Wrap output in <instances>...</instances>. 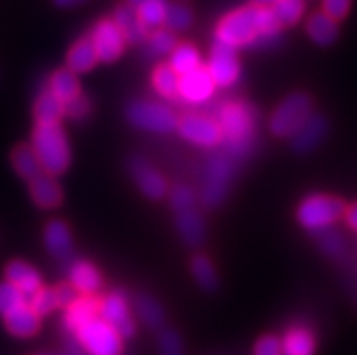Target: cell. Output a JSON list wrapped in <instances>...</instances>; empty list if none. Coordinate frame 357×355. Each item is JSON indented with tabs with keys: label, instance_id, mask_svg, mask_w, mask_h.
<instances>
[{
	"label": "cell",
	"instance_id": "cell-1",
	"mask_svg": "<svg viewBox=\"0 0 357 355\" xmlns=\"http://www.w3.org/2000/svg\"><path fill=\"white\" fill-rule=\"evenodd\" d=\"M280 38L281 26L274 18L271 6H243L227 13L216 26V40L236 50L272 47Z\"/></svg>",
	"mask_w": 357,
	"mask_h": 355
},
{
	"label": "cell",
	"instance_id": "cell-2",
	"mask_svg": "<svg viewBox=\"0 0 357 355\" xmlns=\"http://www.w3.org/2000/svg\"><path fill=\"white\" fill-rule=\"evenodd\" d=\"M225 147L232 160H245L256 147V111L245 102H229L218 113Z\"/></svg>",
	"mask_w": 357,
	"mask_h": 355
},
{
	"label": "cell",
	"instance_id": "cell-3",
	"mask_svg": "<svg viewBox=\"0 0 357 355\" xmlns=\"http://www.w3.org/2000/svg\"><path fill=\"white\" fill-rule=\"evenodd\" d=\"M31 147L45 174L56 178L68 171L71 149L60 123H36L33 129Z\"/></svg>",
	"mask_w": 357,
	"mask_h": 355
},
{
	"label": "cell",
	"instance_id": "cell-4",
	"mask_svg": "<svg viewBox=\"0 0 357 355\" xmlns=\"http://www.w3.org/2000/svg\"><path fill=\"white\" fill-rule=\"evenodd\" d=\"M234 160L225 153H214L208 156L204 171V185L199 199L207 209H216L225 202L232 178H234Z\"/></svg>",
	"mask_w": 357,
	"mask_h": 355
},
{
	"label": "cell",
	"instance_id": "cell-5",
	"mask_svg": "<svg viewBox=\"0 0 357 355\" xmlns=\"http://www.w3.org/2000/svg\"><path fill=\"white\" fill-rule=\"evenodd\" d=\"M126 118L135 129L153 135H169L178 126V116L171 107L151 100L131 102L126 109Z\"/></svg>",
	"mask_w": 357,
	"mask_h": 355
},
{
	"label": "cell",
	"instance_id": "cell-6",
	"mask_svg": "<svg viewBox=\"0 0 357 355\" xmlns=\"http://www.w3.org/2000/svg\"><path fill=\"white\" fill-rule=\"evenodd\" d=\"M347 212V203L337 196L314 194L308 196L298 207L299 225L307 230H326Z\"/></svg>",
	"mask_w": 357,
	"mask_h": 355
},
{
	"label": "cell",
	"instance_id": "cell-7",
	"mask_svg": "<svg viewBox=\"0 0 357 355\" xmlns=\"http://www.w3.org/2000/svg\"><path fill=\"white\" fill-rule=\"evenodd\" d=\"M312 113V98L307 93H292L285 100H281V104L272 113L268 129L276 138H290Z\"/></svg>",
	"mask_w": 357,
	"mask_h": 355
},
{
	"label": "cell",
	"instance_id": "cell-8",
	"mask_svg": "<svg viewBox=\"0 0 357 355\" xmlns=\"http://www.w3.org/2000/svg\"><path fill=\"white\" fill-rule=\"evenodd\" d=\"M73 335L87 355H122L123 339L111 324L100 317L84 324Z\"/></svg>",
	"mask_w": 357,
	"mask_h": 355
},
{
	"label": "cell",
	"instance_id": "cell-9",
	"mask_svg": "<svg viewBox=\"0 0 357 355\" xmlns=\"http://www.w3.org/2000/svg\"><path fill=\"white\" fill-rule=\"evenodd\" d=\"M211 77H213L216 87H232L240 80L241 63L238 56V50L229 44L214 38L211 56L207 66Z\"/></svg>",
	"mask_w": 357,
	"mask_h": 355
},
{
	"label": "cell",
	"instance_id": "cell-10",
	"mask_svg": "<svg viewBox=\"0 0 357 355\" xmlns=\"http://www.w3.org/2000/svg\"><path fill=\"white\" fill-rule=\"evenodd\" d=\"M176 130L181 138L199 147L213 149L222 145V127L214 118L185 114L183 118H178Z\"/></svg>",
	"mask_w": 357,
	"mask_h": 355
},
{
	"label": "cell",
	"instance_id": "cell-11",
	"mask_svg": "<svg viewBox=\"0 0 357 355\" xmlns=\"http://www.w3.org/2000/svg\"><path fill=\"white\" fill-rule=\"evenodd\" d=\"M127 171L145 198L158 202L169 194V183L165 176L149 160L142 156H131L127 162Z\"/></svg>",
	"mask_w": 357,
	"mask_h": 355
},
{
	"label": "cell",
	"instance_id": "cell-12",
	"mask_svg": "<svg viewBox=\"0 0 357 355\" xmlns=\"http://www.w3.org/2000/svg\"><path fill=\"white\" fill-rule=\"evenodd\" d=\"M89 38L95 45L98 60L104 63L116 62L127 47L126 38H123L122 31L118 29L116 24L113 22V18L98 20L91 29Z\"/></svg>",
	"mask_w": 357,
	"mask_h": 355
},
{
	"label": "cell",
	"instance_id": "cell-13",
	"mask_svg": "<svg viewBox=\"0 0 357 355\" xmlns=\"http://www.w3.org/2000/svg\"><path fill=\"white\" fill-rule=\"evenodd\" d=\"M98 317L111 324L122 339H129L136 333V324L129 314V303L122 292H111L100 299Z\"/></svg>",
	"mask_w": 357,
	"mask_h": 355
},
{
	"label": "cell",
	"instance_id": "cell-14",
	"mask_svg": "<svg viewBox=\"0 0 357 355\" xmlns=\"http://www.w3.org/2000/svg\"><path fill=\"white\" fill-rule=\"evenodd\" d=\"M214 91H216V84H214L211 73H208L207 68L199 66L195 71H190L180 77L178 98H181L187 104L199 105L213 98Z\"/></svg>",
	"mask_w": 357,
	"mask_h": 355
},
{
	"label": "cell",
	"instance_id": "cell-15",
	"mask_svg": "<svg viewBox=\"0 0 357 355\" xmlns=\"http://www.w3.org/2000/svg\"><path fill=\"white\" fill-rule=\"evenodd\" d=\"M328 130L325 116L312 113L303 126L290 136V147L298 154H307L321 144Z\"/></svg>",
	"mask_w": 357,
	"mask_h": 355
},
{
	"label": "cell",
	"instance_id": "cell-16",
	"mask_svg": "<svg viewBox=\"0 0 357 355\" xmlns=\"http://www.w3.org/2000/svg\"><path fill=\"white\" fill-rule=\"evenodd\" d=\"M68 279L78 296L95 297L102 290V274L91 261L75 259L68 266Z\"/></svg>",
	"mask_w": 357,
	"mask_h": 355
},
{
	"label": "cell",
	"instance_id": "cell-17",
	"mask_svg": "<svg viewBox=\"0 0 357 355\" xmlns=\"http://www.w3.org/2000/svg\"><path fill=\"white\" fill-rule=\"evenodd\" d=\"M113 22L116 24L118 29L122 31L123 38L127 44L131 45H144L147 36H149V29L142 22L140 15L136 11L135 6L131 4H120L114 8L113 11Z\"/></svg>",
	"mask_w": 357,
	"mask_h": 355
},
{
	"label": "cell",
	"instance_id": "cell-18",
	"mask_svg": "<svg viewBox=\"0 0 357 355\" xmlns=\"http://www.w3.org/2000/svg\"><path fill=\"white\" fill-rule=\"evenodd\" d=\"M29 194L36 207L44 211L59 209L63 202V190L60 183L54 180V176L45 174V172L29 181Z\"/></svg>",
	"mask_w": 357,
	"mask_h": 355
},
{
	"label": "cell",
	"instance_id": "cell-19",
	"mask_svg": "<svg viewBox=\"0 0 357 355\" xmlns=\"http://www.w3.org/2000/svg\"><path fill=\"white\" fill-rule=\"evenodd\" d=\"M44 245L56 259H69L73 254V236L68 223L62 220L50 221L44 229Z\"/></svg>",
	"mask_w": 357,
	"mask_h": 355
},
{
	"label": "cell",
	"instance_id": "cell-20",
	"mask_svg": "<svg viewBox=\"0 0 357 355\" xmlns=\"http://www.w3.org/2000/svg\"><path fill=\"white\" fill-rule=\"evenodd\" d=\"M6 281L17 287L26 297L33 296L38 288H42L40 272L33 265L20 259L8 263V266H6Z\"/></svg>",
	"mask_w": 357,
	"mask_h": 355
},
{
	"label": "cell",
	"instance_id": "cell-21",
	"mask_svg": "<svg viewBox=\"0 0 357 355\" xmlns=\"http://www.w3.org/2000/svg\"><path fill=\"white\" fill-rule=\"evenodd\" d=\"M4 323L8 332L13 333L15 338H33L40 328V315L33 310L29 303H24L4 315Z\"/></svg>",
	"mask_w": 357,
	"mask_h": 355
},
{
	"label": "cell",
	"instance_id": "cell-22",
	"mask_svg": "<svg viewBox=\"0 0 357 355\" xmlns=\"http://www.w3.org/2000/svg\"><path fill=\"white\" fill-rule=\"evenodd\" d=\"M98 317V301L95 297L78 296L73 305L66 308V315H63V328L68 332L75 333L80 330L84 324Z\"/></svg>",
	"mask_w": 357,
	"mask_h": 355
},
{
	"label": "cell",
	"instance_id": "cell-23",
	"mask_svg": "<svg viewBox=\"0 0 357 355\" xmlns=\"http://www.w3.org/2000/svg\"><path fill=\"white\" fill-rule=\"evenodd\" d=\"M307 35L308 38L317 45H332L337 36H340V22L331 18L323 11H317V13H312L307 20Z\"/></svg>",
	"mask_w": 357,
	"mask_h": 355
},
{
	"label": "cell",
	"instance_id": "cell-24",
	"mask_svg": "<svg viewBox=\"0 0 357 355\" xmlns=\"http://www.w3.org/2000/svg\"><path fill=\"white\" fill-rule=\"evenodd\" d=\"M66 62H68L69 71H73L75 75H84L95 68L100 60L89 36H82L80 40H77L69 47Z\"/></svg>",
	"mask_w": 357,
	"mask_h": 355
},
{
	"label": "cell",
	"instance_id": "cell-25",
	"mask_svg": "<svg viewBox=\"0 0 357 355\" xmlns=\"http://www.w3.org/2000/svg\"><path fill=\"white\" fill-rule=\"evenodd\" d=\"M176 229L183 243H187L189 247H199L204 243L205 223L196 207L176 212Z\"/></svg>",
	"mask_w": 357,
	"mask_h": 355
},
{
	"label": "cell",
	"instance_id": "cell-26",
	"mask_svg": "<svg viewBox=\"0 0 357 355\" xmlns=\"http://www.w3.org/2000/svg\"><path fill=\"white\" fill-rule=\"evenodd\" d=\"M33 116H35L36 123H60V120L66 116V104L56 98L47 87L36 96L35 105H33Z\"/></svg>",
	"mask_w": 357,
	"mask_h": 355
},
{
	"label": "cell",
	"instance_id": "cell-27",
	"mask_svg": "<svg viewBox=\"0 0 357 355\" xmlns=\"http://www.w3.org/2000/svg\"><path fill=\"white\" fill-rule=\"evenodd\" d=\"M50 91L59 100H62L63 104H69L71 100L78 98L82 95L80 82H78L77 75L73 71L66 69H59L54 71L50 78Z\"/></svg>",
	"mask_w": 357,
	"mask_h": 355
},
{
	"label": "cell",
	"instance_id": "cell-28",
	"mask_svg": "<svg viewBox=\"0 0 357 355\" xmlns=\"http://www.w3.org/2000/svg\"><path fill=\"white\" fill-rule=\"evenodd\" d=\"M281 348H283V355H314L316 339L310 330L303 326H294L285 333Z\"/></svg>",
	"mask_w": 357,
	"mask_h": 355
},
{
	"label": "cell",
	"instance_id": "cell-29",
	"mask_svg": "<svg viewBox=\"0 0 357 355\" xmlns=\"http://www.w3.org/2000/svg\"><path fill=\"white\" fill-rule=\"evenodd\" d=\"M11 165L17 171V174L27 181H31L33 178H36V176L44 172L33 147L26 144L15 147V151L11 153Z\"/></svg>",
	"mask_w": 357,
	"mask_h": 355
},
{
	"label": "cell",
	"instance_id": "cell-30",
	"mask_svg": "<svg viewBox=\"0 0 357 355\" xmlns=\"http://www.w3.org/2000/svg\"><path fill=\"white\" fill-rule=\"evenodd\" d=\"M169 66L181 77L202 66V54L196 50L195 44L181 42V44H176V47L169 54Z\"/></svg>",
	"mask_w": 357,
	"mask_h": 355
},
{
	"label": "cell",
	"instance_id": "cell-31",
	"mask_svg": "<svg viewBox=\"0 0 357 355\" xmlns=\"http://www.w3.org/2000/svg\"><path fill=\"white\" fill-rule=\"evenodd\" d=\"M154 91L163 98L172 100L178 98V84H180V75L169 66V63H160L156 66L151 77Z\"/></svg>",
	"mask_w": 357,
	"mask_h": 355
},
{
	"label": "cell",
	"instance_id": "cell-32",
	"mask_svg": "<svg viewBox=\"0 0 357 355\" xmlns=\"http://www.w3.org/2000/svg\"><path fill=\"white\" fill-rule=\"evenodd\" d=\"M190 272L195 275L198 287L204 288L205 292H214V290H218L220 279H218L216 266H214V263L207 256L196 254L190 259Z\"/></svg>",
	"mask_w": 357,
	"mask_h": 355
},
{
	"label": "cell",
	"instance_id": "cell-33",
	"mask_svg": "<svg viewBox=\"0 0 357 355\" xmlns=\"http://www.w3.org/2000/svg\"><path fill=\"white\" fill-rule=\"evenodd\" d=\"M135 306L138 315H140L142 323H144L147 328H162L163 323H165V312H163L162 305H160L154 297L147 296V294H142V296L136 297Z\"/></svg>",
	"mask_w": 357,
	"mask_h": 355
},
{
	"label": "cell",
	"instance_id": "cell-34",
	"mask_svg": "<svg viewBox=\"0 0 357 355\" xmlns=\"http://www.w3.org/2000/svg\"><path fill=\"white\" fill-rule=\"evenodd\" d=\"M271 9L274 13V18L283 29V27L296 26L301 20L307 4H305V0H278L271 6Z\"/></svg>",
	"mask_w": 357,
	"mask_h": 355
},
{
	"label": "cell",
	"instance_id": "cell-35",
	"mask_svg": "<svg viewBox=\"0 0 357 355\" xmlns=\"http://www.w3.org/2000/svg\"><path fill=\"white\" fill-rule=\"evenodd\" d=\"M195 24V13L183 2H169L167 15H165V22L163 26L167 27L172 33H183Z\"/></svg>",
	"mask_w": 357,
	"mask_h": 355
},
{
	"label": "cell",
	"instance_id": "cell-36",
	"mask_svg": "<svg viewBox=\"0 0 357 355\" xmlns=\"http://www.w3.org/2000/svg\"><path fill=\"white\" fill-rule=\"evenodd\" d=\"M176 38H174V33L169 31L167 27L162 29H153L149 31V36L145 40V50L147 54L153 56V59H158V56H165V54H171L172 50L176 47Z\"/></svg>",
	"mask_w": 357,
	"mask_h": 355
},
{
	"label": "cell",
	"instance_id": "cell-37",
	"mask_svg": "<svg viewBox=\"0 0 357 355\" xmlns=\"http://www.w3.org/2000/svg\"><path fill=\"white\" fill-rule=\"evenodd\" d=\"M169 2L167 0H145L144 4L136 8L140 15L142 22L145 24L147 29H158L165 22V15H167Z\"/></svg>",
	"mask_w": 357,
	"mask_h": 355
},
{
	"label": "cell",
	"instance_id": "cell-38",
	"mask_svg": "<svg viewBox=\"0 0 357 355\" xmlns=\"http://www.w3.org/2000/svg\"><path fill=\"white\" fill-rule=\"evenodd\" d=\"M27 303L31 306L33 310L36 314L40 315H47L51 312H54L56 308H60V303H59V296H56V290L54 288H38L33 296L27 297Z\"/></svg>",
	"mask_w": 357,
	"mask_h": 355
},
{
	"label": "cell",
	"instance_id": "cell-39",
	"mask_svg": "<svg viewBox=\"0 0 357 355\" xmlns=\"http://www.w3.org/2000/svg\"><path fill=\"white\" fill-rule=\"evenodd\" d=\"M24 303H27V297L17 287H13L8 281L0 283V315L2 317L8 315L9 312H13L18 306H22Z\"/></svg>",
	"mask_w": 357,
	"mask_h": 355
},
{
	"label": "cell",
	"instance_id": "cell-40",
	"mask_svg": "<svg viewBox=\"0 0 357 355\" xmlns=\"http://www.w3.org/2000/svg\"><path fill=\"white\" fill-rule=\"evenodd\" d=\"M169 199H171V207L174 209V212L187 211V209H192L196 205L195 190L190 189L189 185L183 183L172 187L171 192H169Z\"/></svg>",
	"mask_w": 357,
	"mask_h": 355
},
{
	"label": "cell",
	"instance_id": "cell-41",
	"mask_svg": "<svg viewBox=\"0 0 357 355\" xmlns=\"http://www.w3.org/2000/svg\"><path fill=\"white\" fill-rule=\"evenodd\" d=\"M158 348L162 355H183V342L176 330L163 328L158 335Z\"/></svg>",
	"mask_w": 357,
	"mask_h": 355
},
{
	"label": "cell",
	"instance_id": "cell-42",
	"mask_svg": "<svg viewBox=\"0 0 357 355\" xmlns=\"http://www.w3.org/2000/svg\"><path fill=\"white\" fill-rule=\"evenodd\" d=\"M319 247H321L323 252L328 254V256H341L344 250V239L341 238L340 232H328V230H325V232L319 236Z\"/></svg>",
	"mask_w": 357,
	"mask_h": 355
},
{
	"label": "cell",
	"instance_id": "cell-43",
	"mask_svg": "<svg viewBox=\"0 0 357 355\" xmlns=\"http://www.w3.org/2000/svg\"><path fill=\"white\" fill-rule=\"evenodd\" d=\"M352 0H321V11L334 20H343L350 13Z\"/></svg>",
	"mask_w": 357,
	"mask_h": 355
},
{
	"label": "cell",
	"instance_id": "cell-44",
	"mask_svg": "<svg viewBox=\"0 0 357 355\" xmlns=\"http://www.w3.org/2000/svg\"><path fill=\"white\" fill-rule=\"evenodd\" d=\"M91 113V102L84 95H80L78 98L71 100L69 104H66V116H69L71 120H84V118L89 116Z\"/></svg>",
	"mask_w": 357,
	"mask_h": 355
},
{
	"label": "cell",
	"instance_id": "cell-45",
	"mask_svg": "<svg viewBox=\"0 0 357 355\" xmlns=\"http://www.w3.org/2000/svg\"><path fill=\"white\" fill-rule=\"evenodd\" d=\"M254 355H283L281 341L276 335H265L254 347Z\"/></svg>",
	"mask_w": 357,
	"mask_h": 355
},
{
	"label": "cell",
	"instance_id": "cell-46",
	"mask_svg": "<svg viewBox=\"0 0 357 355\" xmlns=\"http://www.w3.org/2000/svg\"><path fill=\"white\" fill-rule=\"evenodd\" d=\"M54 290H56V296H59L60 308H68V306L73 305V303H75V299L78 297V292L69 283L59 285V287L54 288Z\"/></svg>",
	"mask_w": 357,
	"mask_h": 355
},
{
	"label": "cell",
	"instance_id": "cell-47",
	"mask_svg": "<svg viewBox=\"0 0 357 355\" xmlns=\"http://www.w3.org/2000/svg\"><path fill=\"white\" fill-rule=\"evenodd\" d=\"M62 355H86V350L80 347V342H78L77 339H75V335H73L68 341V345H66V350H63Z\"/></svg>",
	"mask_w": 357,
	"mask_h": 355
},
{
	"label": "cell",
	"instance_id": "cell-48",
	"mask_svg": "<svg viewBox=\"0 0 357 355\" xmlns=\"http://www.w3.org/2000/svg\"><path fill=\"white\" fill-rule=\"evenodd\" d=\"M51 2L59 9H75L86 4L87 0H51Z\"/></svg>",
	"mask_w": 357,
	"mask_h": 355
},
{
	"label": "cell",
	"instance_id": "cell-49",
	"mask_svg": "<svg viewBox=\"0 0 357 355\" xmlns=\"http://www.w3.org/2000/svg\"><path fill=\"white\" fill-rule=\"evenodd\" d=\"M344 218H347V223H349L350 229L357 230V203H354V205L347 207Z\"/></svg>",
	"mask_w": 357,
	"mask_h": 355
},
{
	"label": "cell",
	"instance_id": "cell-50",
	"mask_svg": "<svg viewBox=\"0 0 357 355\" xmlns=\"http://www.w3.org/2000/svg\"><path fill=\"white\" fill-rule=\"evenodd\" d=\"M250 2L258 6H272L274 2H278V0H250Z\"/></svg>",
	"mask_w": 357,
	"mask_h": 355
},
{
	"label": "cell",
	"instance_id": "cell-51",
	"mask_svg": "<svg viewBox=\"0 0 357 355\" xmlns=\"http://www.w3.org/2000/svg\"><path fill=\"white\" fill-rule=\"evenodd\" d=\"M127 4H131V6H135V8H138V6L140 4H144L145 0H126Z\"/></svg>",
	"mask_w": 357,
	"mask_h": 355
},
{
	"label": "cell",
	"instance_id": "cell-52",
	"mask_svg": "<svg viewBox=\"0 0 357 355\" xmlns=\"http://www.w3.org/2000/svg\"><path fill=\"white\" fill-rule=\"evenodd\" d=\"M45 355H54V354H45ZM56 355H62V354H56Z\"/></svg>",
	"mask_w": 357,
	"mask_h": 355
}]
</instances>
